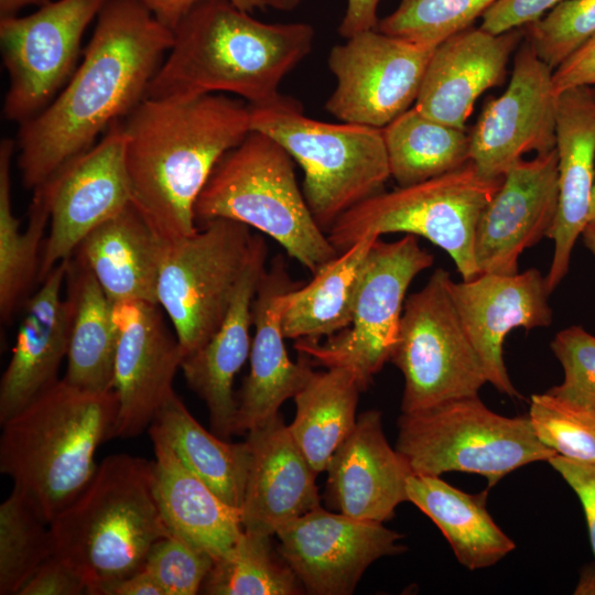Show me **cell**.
<instances>
[{"mask_svg":"<svg viewBox=\"0 0 595 595\" xmlns=\"http://www.w3.org/2000/svg\"><path fill=\"white\" fill-rule=\"evenodd\" d=\"M587 225H595V184H594L593 193H592V202H591V209H589Z\"/></svg>","mask_w":595,"mask_h":595,"instance_id":"54","label":"cell"},{"mask_svg":"<svg viewBox=\"0 0 595 595\" xmlns=\"http://www.w3.org/2000/svg\"><path fill=\"white\" fill-rule=\"evenodd\" d=\"M19 595H89V585L72 562L54 553L32 574Z\"/></svg>","mask_w":595,"mask_h":595,"instance_id":"44","label":"cell"},{"mask_svg":"<svg viewBox=\"0 0 595 595\" xmlns=\"http://www.w3.org/2000/svg\"><path fill=\"white\" fill-rule=\"evenodd\" d=\"M113 390H83L60 379L4 421L0 470L51 523L87 486L98 446L113 439Z\"/></svg>","mask_w":595,"mask_h":595,"instance_id":"4","label":"cell"},{"mask_svg":"<svg viewBox=\"0 0 595 595\" xmlns=\"http://www.w3.org/2000/svg\"><path fill=\"white\" fill-rule=\"evenodd\" d=\"M273 534L246 530L216 559L201 592L208 595H299L304 587L272 541Z\"/></svg>","mask_w":595,"mask_h":595,"instance_id":"37","label":"cell"},{"mask_svg":"<svg viewBox=\"0 0 595 595\" xmlns=\"http://www.w3.org/2000/svg\"><path fill=\"white\" fill-rule=\"evenodd\" d=\"M262 7H270L275 10L290 11L299 7L304 0H258Z\"/></svg>","mask_w":595,"mask_h":595,"instance_id":"52","label":"cell"},{"mask_svg":"<svg viewBox=\"0 0 595 595\" xmlns=\"http://www.w3.org/2000/svg\"><path fill=\"white\" fill-rule=\"evenodd\" d=\"M451 273L437 268L403 305L390 361L401 371V411L414 412L477 396L487 382L450 292Z\"/></svg>","mask_w":595,"mask_h":595,"instance_id":"10","label":"cell"},{"mask_svg":"<svg viewBox=\"0 0 595 595\" xmlns=\"http://www.w3.org/2000/svg\"><path fill=\"white\" fill-rule=\"evenodd\" d=\"M52 0H0V19L18 15V12L26 7H42Z\"/></svg>","mask_w":595,"mask_h":595,"instance_id":"51","label":"cell"},{"mask_svg":"<svg viewBox=\"0 0 595 595\" xmlns=\"http://www.w3.org/2000/svg\"><path fill=\"white\" fill-rule=\"evenodd\" d=\"M595 85V34L553 71L556 95L574 88Z\"/></svg>","mask_w":595,"mask_h":595,"instance_id":"47","label":"cell"},{"mask_svg":"<svg viewBox=\"0 0 595 595\" xmlns=\"http://www.w3.org/2000/svg\"><path fill=\"white\" fill-rule=\"evenodd\" d=\"M253 247L245 224L217 218L170 242L158 304L169 316L183 355L201 348L221 325Z\"/></svg>","mask_w":595,"mask_h":595,"instance_id":"11","label":"cell"},{"mask_svg":"<svg viewBox=\"0 0 595 595\" xmlns=\"http://www.w3.org/2000/svg\"><path fill=\"white\" fill-rule=\"evenodd\" d=\"M563 0H498L482 17L479 28L494 34L521 29Z\"/></svg>","mask_w":595,"mask_h":595,"instance_id":"45","label":"cell"},{"mask_svg":"<svg viewBox=\"0 0 595 595\" xmlns=\"http://www.w3.org/2000/svg\"><path fill=\"white\" fill-rule=\"evenodd\" d=\"M559 202L548 238L554 242L545 275L552 293L565 278L573 248L588 224L595 184V93L582 86L556 98Z\"/></svg>","mask_w":595,"mask_h":595,"instance_id":"24","label":"cell"},{"mask_svg":"<svg viewBox=\"0 0 595 595\" xmlns=\"http://www.w3.org/2000/svg\"><path fill=\"white\" fill-rule=\"evenodd\" d=\"M498 0H400L377 30L426 47L472 28Z\"/></svg>","mask_w":595,"mask_h":595,"instance_id":"39","label":"cell"},{"mask_svg":"<svg viewBox=\"0 0 595 595\" xmlns=\"http://www.w3.org/2000/svg\"><path fill=\"white\" fill-rule=\"evenodd\" d=\"M326 472L327 504L346 516L385 522L393 518L398 505L408 501L405 485L412 470L390 446L378 410L357 418Z\"/></svg>","mask_w":595,"mask_h":595,"instance_id":"23","label":"cell"},{"mask_svg":"<svg viewBox=\"0 0 595 595\" xmlns=\"http://www.w3.org/2000/svg\"><path fill=\"white\" fill-rule=\"evenodd\" d=\"M268 248L260 235L221 325L197 350L184 356L186 383L206 404L213 433L224 440L235 434L237 399L234 379L250 355L252 303L266 269Z\"/></svg>","mask_w":595,"mask_h":595,"instance_id":"26","label":"cell"},{"mask_svg":"<svg viewBox=\"0 0 595 595\" xmlns=\"http://www.w3.org/2000/svg\"><path fill=\"white\" fill-rule=\"evenodd\" d=\"M377 238L364 236L314 273L311 282L285 295V338L320 340L350 325L366 258Z\"/></svg>","mask_w":595,"mask_h":595,"instance_id":"32","label":"cell"},{"mask_svg":"<svg viewBox=\"0 0 595 595\" xmlns=\"http://www.w3.org/2000/svg\"><path fill=\"white\" fill-rule=\"evenodd\" d=\"M125 144L120 120L97 144L42 184L48 199L50 230L42 249L39 283L55 266L72 258L93 229L131 203Z\"/></svg>","mask_w":595,"mask_h":595,"instance_id":"15","label":"cell"},{"mask_svg":"<svg viewBox=\"0 0 595 595\" xmlns=\"http://www.w3.org/2000/svg\"><path fill=\"white\" fill-rule=\"evenodd\" d=\"M501 181L484 177L468 162L446 174L369 197L338 217L326 235L338 252L370 234L420 236L442 248L463 280H469L480 273L475 260L477 225Z\"/></svg>","mask_w":595,"mask_h":595,"instance_id":"8","label":"cell"},{"mask_svg":"<svg viewBox=\"0 0 595 595\" xmlns=\"http://www.w3.org/2000/svg\"><path fill=\"white\" fill-rule=\"evenodd\" d=\"M99 595H164L156 581L143 567L106 585Z\"/></svg>","mask_w":595,"mask_h":595,"instance_id":"50","label":"cell"},{"mask_svg":"<svg viewBox=\"0 0 595 595\" xmlns=\"http://www.w3.org/2000/svg\"><path fill=\"white\" fill-rule=\"evenodd\" d=\"M230 0H202L173 30L145 98L230 93L248 105L280 95L282 79L312 51L304 22L266 23Z\"/></svg>","mask_w":595,"mask_h":595,"instance_id":"3","label":"cell"},{"mask_svg":"<svg viewBox=\"0 0 595 595\" xmlns=\"http://www.w3.org/2000/svg\"><path fill=\"white\" fill-rule=\"evenodd\" d=\"M408 501L440 529L459 564L475 571L491 566L515 550V542L496 524L486 508L487 490L462 491L440 478L411 474Z\"/></svg>","mask_w":595,"mask_h":595,"instance_id":"31","label":"cell"},{"mask_svg":"<svg viewBox=\"0 0 595 595\" xmlns=\"http://www.w3.org/2000/svg\"><path fill=\"white\" fill-rule=\"evenodd\" d=\"M249 109L251 130L274 139L301 166L304 198L326 234L347 210L385 191L391 176L382 129L313 119L282 94Z\"/></svg>","mask_w":595,"mask_h":595,"instance_id":"7","label":"cell"},{"mask_svg":"<svg viewBox=\"0 0 595 595\" xmlns=\"http://www.w3.org/2000/svg\"><path fill=\"white\" fill-rule=\"evenodd\" d=\"M15 143L0 142V317L8 324L31 296L37 282L41 242L50 223L48 199L43 185L33 190L29 220L20 231L11 201V162Z\"/></svg>","mask_w":595,"mask_h":595,"instance_id":"34","label":"cell"},{"mask_svg":"<svg viewBox=\"0 0 595 595\" xmlns=\"http://www.w3.org/2000/svg\"><path fill=\"white\" fill-rule=\"evenodd\" d=\"M149 434L155 455L153 490L167 529L215 560L220 558L242 532L240 509L221 500L161 436Z\"/></svg>","mask_w":595,"mask_h":595,"instance_id":"29","label":"cell"},{"mask_svg":"<svg viewBox=\"0 0 595 595\" xmlns=\"http://www.w3.org/2000/svg\"><path fill=\"white\" fill-rule=\"evenodd\" d=\"M558 202L556 149L513 164L477 225L475 260L479 272H518L521 253L548 237Z\"/></svg>","mask_w":595,"mask_h":595,"instance_id":"20","label":"cell"},{"mask_svg":"<svg viewBox=\"0 0 595 595\" xmlns=\"http://www.w3.org/2000/svg\"><path fill=\"white\" fill-rule=\"evenodd\" d=\"M250 465L240 507L246 530L275 534L277 528L320 506L313 469L279 413L251 429Z\"/></svg>","mask_w":595,"mask_h":595,"instance_id":"25","label":"cell"},{"mask_svg":"<svg viewBox=\"0 0 595 595\" xmlns=\"http://www.w3.org/2000/svg\"><path fill=\"white\" fill-rule=\"evenodd\" d=\"M118 329L112 390L118 399L115 437H133L150 426L174 393L173 381L184 358L159 304L111 302Z\"/></svg>","mask_w":595,"mask_h":595,"instance_id":"18","label":"cell"},{"mask_svg":"<svg viewBox=\"0 0 595 595\" xmlns=\"http://www.w3.org/2000/svg\"><path fill=\"white\" fill-rule=\"evenodd\" d=\"M433 261L416 236L390 242L377 238L366 258L350 325L324 343L298 339L294 348L313 365L349 370L365 391L390 361L409 285Z\"/></svg>","mask_w":595,"mask_h":595,"instance_id":"12","label":"cell"},{"mask_svg":"<svg viewBox=\"0 0 595 595\" xmlns=\"http://www.w3.org/2000/svg\"><path fill=\"white\" fill-rule=\"evenodd\" d=\"M55 553L50 528L28 496L13 486L0 506V594L20 589Z\"/></svg>","mask_w":595,"mask_h":595,"instance_id":"38","label":"cell"},{"mask_svg":"<svg viewBox=\"0 0 595 595\" xmlns=\"http://www.w3.org/2000/svg\"><path fill=\"white\" fill-rule=\"evenodd\" d=\"M165 26L174 30L182 18L202 0H140ZM248 12L263 8L258 0H230Z\"/></svg>","mask_w":595,"mask_h":595,"instance_id":"48","label":"cell"},{"mask_svg":"<svg viewBox=\"0 0 595 595\" xmlns=\"http://www.w3.org/2000/svg\"><path fill=\"white\" fill-rule=\"evenodd\" d=\"M67 261L55 266L23 304L10 361L0 382V423L55 385L69 343V306L62 296Z\"/></svg>","mask_w":595,"mask_h":595,"instance_id":"27","label":"cell"},{"mask_svg":"<svg viewBox=\"0 0 595 595\" xmlns=\"http://www.w3.org/2000/svg\"><path fill=\"white\" fill-rule=\"evenodd\" d=\"M154 462L107 456L83 491L50 523L55 553L86 577L89 595L142 569L171 534L153 490Z\"/></svg>","mask_w":595,"mask_h":595,"instance_id":"5","label":"cell"},{"mask_svg":"<svg viewBox=\"0 0 595 595\" xmlns=\"http://www.w3.org/2000/svg\"><path fill=\"white\" fill-rule=\"evenodd\" d=\"M149 433L161 436L221 500L240 509L250 465L247 440L231 443L208 432L175 392L155 414Z\"/></svg>","mask_w":595,"mask_h":595,"instance_id":"33","label":"cell"},{"mask_svg":"<svg viewBox=\"0 0 595 595\" xmlns=\"http://www.w3.org/2000/svg\"><path fill=\"white\" fill-rule=\"evenodd\" d=\"M381 0H347L338 33L348 39L357 33L377 29L378 7Z\"/></svg>","mask_w":595,"mask_h":595,"instance_id":"49","label":"cell"},{"mask_svg":"<svg viewBox=\"0 0 595 595\" xmlns=\"http://www.w3.org/2000/svg\"><path fill=\"white\" fill-rule=\"evenodd\" d=\"M524 28L528 43L554 71L595 34V0H563Z\"/></svg>","mask_w":595,"mask_h":595,"instance_id":"41","label":"cell"},{"mask_svg":"<svg viewBox=\"0 0 595 595\" xmlns=\"http://www.w3.org/2000/svg\"><path fill=\"white\" fill-rule=\"evenodd\" d=\"M83 61L62 91L20 125L18 169L34 190L89 150L96 138L123 120L145 98L173 43L140 0H108L96 18Z\"/></svg>","mask_w":595,"mask_h":595,"instance_id":"1","label":"cell"},{"mask_svg":"<svg viewBox=\"0 0 595 595\" xmlns=\"http://www.w3.org/2000/svg\"><path fill=\"white\" fill-rule=\"evenodd\" d=\"M553 69L527 42L515 56L508 87L487 100L470 136L469 162L486 178H501L530 152L556 143Z\"/></svg>","mask_w":595,"mask_h":595,"instance_id":"16","label":"cell"},{"mask_svg":"<svg viewBox=\"0 0 595 595\" xmlns=\"http://www.w3.org/2000/svg\"><path fill=\"white\" fill-rule=\"evenodd\" d=\"M450 292L487 382L510 398H521L507 372L502 346L513 328L529 331L552 323L545 277L534 268L511 274L479 273L461 282L451 280Z\"/></svg>","mask_w":595,"mask_h":595,"instance_id":"19","label":"cell"},{"mask_svg":"<svg viewBox=\"0 0 595 595\" xmlns=\"http://www.w3.org/2000/svg\"><path fill=\"white\" fill-rule=\"evenodd\" d=\"M122 125L132 204L165 242L193 235L214 167L251 131L249 105L224 94L147 97Z\"/></svg>","mask_w":595,"mask_h":595,"instance_id":"2","label":"cell"},{"mask_svg":"<svg viewBox=\"0 0 595 595\" xmlns=\"http://www.w3.org/2000/svg\"><path fill=\"white\" fill-rule=\"evenodd\" d=\"M69 343L64 380L94 392L112 390L118 329L112 303L78 257L67 261Z\"/></svg>","mask_w":595,"mask_h":595,"instance_id":"30","label":"cell"},{"mask_svg":"<svg viewBox=\"0 0 595 595\" xmlns=\"http://www.w3.org/2000/svg\"><path fill=\"white\" fill-rule=\"evenodd\" d=\"M433 50L377 29L333 46L327 62L336 87L327 112L342 122L385 128L414 106Z\"/></svg>","mask_w":595,"mask_h":595,"instance_id":"14","label":"cell"},{"mask_svg":"<svg viewBox=\"0 0 595 595\" xmlns=\"http://www.w3.org/2000/svg\"><path fill=\"white\" fill-rule=\"evenodd\" d=\"M397 425L396 450L412 474L473 473L486 477L488 488L512 470L556 454L538 439L528 415L498 414L478 394L402 412Z\"/></svg>","mask_w":595,"mask_h":595,"instance_id":"9","label":"cell"},{"mask_svg":"<svg viewBox=\"0 0 595 595\" xmlns=\"http://www.w3.org/2000/svg\"><path fill=\"white\" fill-rule=\"evenodd\" d=\"M279 551L306 594L350 595L367 567L405 551L402 536L383 522L363 520L321 506L281 523Z\"/></svg>","mask_w":595,"mask_h":595,"instance_id":"17","label":"cell"},{"mask_svg":"<svg viewBox=\"0 0 595 595\" xmlns=\"http://www.w3.org/2000/svg\"><path fill=\"white\" fill-rule=\"evenodd\" d=\"M194 214L197 227L224 218L260 230L313 274L339 253L306 204L294 160L259 131L251 130L218 161Z\"/></svg>","mask_w":595,"mask_h":595,"instance_id":"6","label":"cell"},{"mask_svg":"<svg viewBox=\"0 0 595 595\" xmlns=\"http://www.w3.org/2000/svg\"><path fill=\"white\" fill-rule=\"evenodd\" d=\"M548 462L578 497L595 555V464L571 459L559 454L550 457Z\"/></svg>","mask_w":595,"mask_h":595,"instance_id":"46","label":"cell"},{"mask_svg":"<svg viewBox=\"0 0 595 595\" xmlns=\"http://www.w3.org/2000/svg\"><path fill=\"white\" fill-rule=\"evenodd\" d=\"M551 349L562 365L564 377L547 392L595 410V336L572 325L554 336Z\"/></svg>","mask_w":595,"mask_h":595,"instance_id":"43","label":"cell"},{"mask_svg":"<svg viewBox=\"0 0 595 595\" xmlns=\"http://www.w3.org/2000/svg\"><path fill=\"white\" fill-rule=\"evenodd\" d=\"M390 176L409 186L455 171L469 162L470 136L414 106L382 128Z\"/></svg>","mask_w":595,"mask_h":595,"instance_id":"36","label":"cell"},{"mask_svg":"<svg viewBox=\"0 0 595 595\" xmlns=\"http://www.w3.org/2000/svg\"><path fill=\"white\" fill-rule=\"evenodd\" d=\"M167 246L131 202L93 229L73 256L85 262L111 302L158 304Z\"/></svg>","mask_w":595,"mask_h":595,"instance_id":"28","label":"cell"},{"mask_svg":"<svg viewBox=\"0 0 595 595\" xmlns=\"http://www.w3.org/2000/svg\"><path fill=\"white\" fill-rule=\"evenodd\" d=\"M360 392L353 372L326 368L314 371L293 397L295 414L289 430L317 474L326 470L337 447L354 430Z\"/></svg>","mask_w":595,"mask_h":595,"instance_id":"35","label":"cell"},{"mask_svg":"<svg viewBox=\"0 0 595 595\" xmlns=\"http://www.w3.org/2000/svg\"><path fill=\"white\" fill-rule=\"evenodd\" d=\"M107 1L52 0L29 15L0 19L7 120L20 126L55 98L77 67L87 26Z\"/></svg>","mask_w":595,"mask_h":595,"instance_id":"13","label":"cell"},{"mask_svg":"<svg viewBox=\"0 0 595 595\" xmlns=\"http://www.w3.org/2000/svg\"><path fill=\"white\" fill-rule=\"evenodd\" d=\"M528 416L538 439L556 454L595 464V410L548 392L532 394Z\"/></svg>","mask_w":595,"mask_h":595,"instance_id":"40","label":"cell"},{"mask_svg":"<svg viewBox=\"0 0 595 595\" xmlns=\"http://www.w3.org/2000/svg\"><path fill=\"white\" fill-rule=\"evenodd\" d=\"M522 35L521 29L494 34L472 26L446 39L432 52L414 107L465 129L478 97L504 82Z\"/></svg>","mask_w":595,"mask_h":595,"instance_id":"22","label":"cell"},{"mask_svg":"<svg viewBox=\"0 0 595 595\" xmlns=\"http://www.w3.org/2000/svg\"><path fill=\"white\" fill-rule=\"evenodd\" d=\"M581 236L585 247L595 258V225H587Z\"/></svg>","mask_w":595,"mask_h":595,"instance_id":"53","label":"cell"},{"mask_svg":"<svg viewBox=\"0 0 595 595\" xmlns=\"http://www.w3.org/2000/svg\"><path fill=\"white\" fill-rule=\"evenodd\" d=\"M301 284L292 280L281 255L260 277L252 303L250 369L236 397L235 434L248 433L278 415L283 402L293 398L314 372L306 355L299 353L296 363L290 359L282 331L284 298Z\"/></svg>","mask_w":595,"mask_h":595,"instance_id":"21","label":"cell"},{"mask_svg":"<svg viewBox=\"0 0 595 595\" xmlns=\"http://www.w3.org/2000/svg\"><path fill=\"white\" fill-rule=\"evenodd\" d=\"M214 562L206 551L170 534L150 548L142 567L164 595H195L201 592Z\"/></svg>","mask_w":595,"mask_h":595,"instance_id":"42","label":"cell"}]
</instances>
